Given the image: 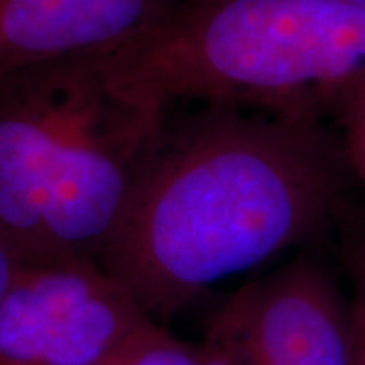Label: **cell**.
Returning <instances> with one entry per match:
<instances>
[{"instance_id":"obj_1","label":"cell","mask_w":365,"mask_h":365,"mask_svg":"<svg viewBox=\"0 0 365 365\" xmlns=\"http://www.w3.org/2000/svg\"><path fill=\"white\" fill-rule=\"evenodd\" d=\"M345 170L325 122L203 106L167 122L102 266L169 319L321 234L343 207Z\"/></svg>"},{"instance_id":"obj_2","label":"cell","mask_w":365,"mask_h":365,"mask_svg":"<svg viewBox=\"0 0 365 365\" xmlns=\"http://www.w3.org/2000/svg\"><path fill=\"white\" fill-rule=\"evenodd\" d=\"M169 110L108 55L0 78V232L23 262L102 264Z\"/></svg>"},{"instance_id":"obj_3","label":"cell","mask_w":365,"mask_h":365,"mask_svg":"<svg viewBox=\"0 0 365 365\" xmlns=\"http://www.w3.org/2000/svg\"><path fill=\"white\" fill-rule=\"evenodd\" d=\"M108 61L167 108L335 120L365 91V0H185Z\"/></svg>"},{"instance_id":"obj_4","label":"cell","mask_w":365,"mask_h":365,"mask_svg":"<svg viewBox=\"0 0 365 365\" xmlns=\"http://www.w3.org/2000/svg\"><path fill=\"white\" fill-rule=\"evenodd\" d=\"M148 321L100 262H23L0 297V365H102Z\"/></svg>"},{"instance_id":"obj_5","label":"cell","mask_w":365,"mask_h":365,"mask_svg":"<svg viewBox=\"0 0 365 365\" xmlns=\"http://www.w3.org/2000/svg\"><path fill=\"white\" fill-rule=\"evenodd\" d=\"M217 319L244 365H351L349 299L313 254L250 280Z\"/></svg>"},{"instance_id":"obj_6","label":"cell","mask_w":365,"mask_h":365,"mask_svg":"<svg viewBox=\"0 0 365 365\" xmlns=\"http://www.w3.org/2000/svg\"><path fill=\"white\" fill-rule=\"evenodd\" d=\"M185 0H0V78L29 67L116 53Z\"/></svg>"},{"instance_id":"obj_7","label":"cell","mask_w":365,"mask_h":365,"mask_svg":"<svg viewBox=\"0 0 365 365\" xmlns=\"http://www.w3.org/2000/svg\"><path fill=\"white\" fill-rule=\"evenodd\" d=\"M339 223V258L349 282L351 313V365H365V211L343 203Z\"/></svg>"},{"instance_id":"obj_8","label":"cell","mask_w":365,"mask_h":365,"mask_svg":"<svg viewBox=\"0 0 365 365\" xmlns=\"http://www.w3.org/2000/svg\"><path fill=\"white\" fill-rule=\"evenodd\" d=\"M102 365H205V361L201 345L173 337L153 319Z\"/></svg>"},{"instance_id":"obj_9","label":"cell","mask_w":365,"mask_h":365,"mask_svg":"<svg viewBox=\"0 0 365 365\" xmlns=\"http://www.w3.org/2000/svg\"><path fill=\"white\" fill-rule=\"evenodd\" d=\"M347 170L365 185V91L355 96L335 118Z\"/></svg>"},{"instance_id":"obj_10","label":"cell","mask_w":365,"mask_h":365,"mask_svg":"<svg viewBox=\"0 0 365 365\" xmlns=\"http://www.w3.org/2000/svg\"><path fill=\"white\" fill-rule=\"evenodd\" d=\"M203 351V361L205 365H244L240 355L235 351V345L227 329L215 317L207 329L205 339L199 343Z\"/></svg>"},{"instance_id":"obj_11","label":"cell","mask_w":365,"mask_h":365,"mask_svg":"<svg viewBox=\"0 0 365 365\" xmlns=\"http://www.w3.org/2000/svg\"><path fill=\"white\" fill-rule=\"evenodd\" d=\"M21 264H23V258L16 254V250L6 240V235L0 232V297L13 282L14 274H16Z\"/></svg>"}]
</instances>
